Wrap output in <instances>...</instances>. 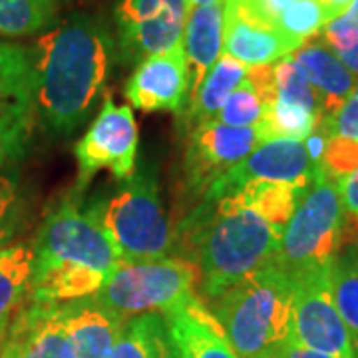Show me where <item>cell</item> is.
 Listing matches in <instances>:
<instances>
[{"label": "cell", "instance_id": "obj_1", "mask_svg": "<svg viewBox=\"0 0 358 358\" xmlns=\"http://www.w3.org/2000/svg\"><path fill=\"white\" fill-rule=\"evenodd\" d=\"M38 115L54 136L84 126L114 62V40L100 18L72 14L30 46Z\"/></svg>", "mask_w": 358, "mask_h": 358}, {"label": "cell", "instance_id": "obj_3", "mask_svg": "<svg viewBox=\"0 0 358 358\" xmlns=\"http://www.w3.org/2000/svg\"><path fill=\"white\" fill-rule=\"evenodd\" d=\"M291 277L275 261L231 287L211 313L239 358H275L291 338Z\"/></svg>", "mask_w": 358, "mask_h": 358}, {"label": "cell", "instance_id": "obj_18", "mask_svg": "<svg viewBox=\"0 0 358 358\" xmlns=\"http://www.w3.org/2000/svg\"><path fill=\"white\" fill-rule=\"evenodd\" d=\"M66 329L76 358H112L126 320L102 307L94 296L64 303Z\"/></svg>", "mask_w": 358, "mask_h": 358}, {"label": "cell", "instance_id": "obj_14", "mask_svg": "<svg viewBox=\"0 0 358 358\" xmlns=\"http://www.w3.org/2000/svg\"><path fill=\"white\" fill-rule=\"evenodd\" d=\"M189 90L187 56L183 46H178L141 60L126 84V98L141 112L181 114Z\"/></svg>", "mask_w": 358, "mask_h": 358}, {"label": "cell", "instance_id": "obj_28", "mask_svg": "<svg viewBox=\"0 0 358 358\" xmlns=\"http://www.w3.org/2000/svg\"><path fill=\"white\" fill-rule=\"evenodd\" d=\"M263 112H265L263 100L259 98L253 84L247 78L225 100L217 115L213 117V122L229 128H257L261 124Z\"/></svg>", "mask_w": 358, "mask_h": 358}, {"label": "cell", "instance_id": "obj_12", "mask_svg": "<svg viewBox=\"0 0 358 358\" xmlns=\"http://www.w3.org/2000/svg\"><path fill=\"white\" fill-rule=\"evenodd\" d=\"M320 169L315 167L307 154L305 141L273 138L261 141L251 154L237 166L215 179L201 197V203H213L231 193L239 192L251 181H273L307 187Z\"/></svg>", "mask_w": 358, "mask_h": 358}, {"label": "cell", "instance_id": "obj_39", "mask_svg": "<svg viewBox=\"0 0 358 358\" xmlns=\"http://www.w3.org/2000/svg\"><path fill=\"white\" fill-rule=\"evenodd\" d=\"M0 358H13V345H10V327L0 331Z\"/></svg>", "mask_w": 358, "mask_h": 358}, {"label": "cell", "instance_id": "obj_33", "mask_svg": "<svg viewBox=\"0 0 358 358\" xmlns=\"http://www.w3.org/2000/svg\"><path fill=\"white\" fill-rule=\"evenodd\" d=\"M324 42L333 48L336 54L350 50L358 44V24L352 22L346 14L333 18L331 22H327L324 28L320 30Z\"/></svg>", "mask_w": 358, "mask_h": 358}, {"label": "cell", "instance_id": "obj_37", "mask_svg": "<svg viewBox=\"0 0 358 358\" xmlns=\"http://www.w3.org/2000/svg\"><path fill=\"white\" fill-rule=\"evenodd\" d=\"M319 2L324 6L329 18L333 20V18H338V16H343L348 10V6H350L352 0H319Z\"/></svg>", "mask_w": 358, "mask_h": 358}, {"label": "cell", "instance_id": "obj_38", "mask_svg": "<svg viewBox=\"0 0 358 358\" xmlns=\"http://www.w3.org/2000/svg\"><path fill=\"white\" fill-rule=\"evenodd\" d=\"M341 60H343V64L358 78V44L355 48H350V50L346 52H341V54H336Z\"/></svg>", "mask_w": 358, "mask_h": 358}, {"label": "cell", "instance_id": "obj_11", "mask_svg": "<svg viewBox=\"0 0 358 358\" xmlns=\"http://www.w3.org/2000/svg\"><path fill=\"white\" fill-rule=\"evenodd\" d=\"M189 10V0H117L115 22L122 58L140 64L150 56L181 46Z\"/></svg>", "mask_w": 358, "mask_h": 358}, {"label": "cell", "instance_id": "obj_5", "mask_svg": "<svg viewBox=\"0 0 358 358\" xmlns=\"http://www.w3.org/2000/svg\"><path fill=\"white\" fill-rule=\"evenodd\" d=\"M32 251V277L64 265L92 268L108 277L122 261L103 231L98 205L82 209L78 192L70 193L44 215Z\"/></svg>", "mask_w": 358, "mask_h": 358}, {"label": "cell", "instance_id": "obj_26", "mask_svg": "<svg viewBox=\"0 0 358 358\" xmlns=\"http://www.w3.org/2000/svg\"><path fill=\"white\" fill-rule=\"evenodd\" d=\"M162 324L159 313L140 315L124 322L112 358H155V336Z\"/></svg>", "mask_w": 358, "mask_h": 358}, {"label": "cell", "instance_id": "obj_40", "mask_svg": "<svg viewBox=\"0 0 358 358\" xmlns=\"http://www.w3.org/2000/svg\"><path fill=\"white\" fill-rule=\"evenodd\" d=\"M225 0H189V6L195 8V6H209V4H221Z\"/></svg>", "mask_w": 358, "mask_h": 358}, {"label": "cell", "instance_id": "obj_27", "mask_svg": "<svg viewBox=\"0 0 358 358\" xmlns=\"http://www.w3.org/2000/svg\"><path fill=\"white\" fill-rule=\"evenodd\" d=\"M327 22H331V18L319 0H294L279 16L277 28L287 36L305 44L308 38L319 34Z\"/></svg>", "mask_w": 358, "mask_h": 358}, {"label": "cell", "instance_id": "obj_29", "mask_svg": "<svg viewBox=\"0 0 358 358\" xmlns=\"http://www.w3.org/2000/svg\"><path fill=\"white\" fill-rule=\"evenodd\" d=\"M26 205L18 185L6 176H0V251L13 245V239L24 227Z\"/></svg>", "mask_w": 358, "mask_h": 358}, {"label": "cell", "instance_id": "obj_10", "mask_svg": "<svg viewBox=\"0 0 358 358\" xmlns=\"http://www.w3.org/2000/svg\"><path fill=\"white\" fill-rule=\"evenodd\" d=\"M329 267L313 268L291 277V336L307 348L336 358H350L355 348L334 307Z\"/></svg>", "mask_w": 358, "mask_h": 358}, {"label": "cell", "instance_id": "obj_2", "mask_svg": "<svg viewBox=\"0 0 358 358\" xmlns=\"http://www.w3.org/2000/svg\"><path fill=\"white\" fill-rule=\"evenodd\" d=\"M282 231L268 225L251 209L231 203L227 197L199 207L179 227L199 275V289L213 303L231 287L273 263Z\"/></svg>", "mask_w": 358, "mask_h": 358}, {"label": "cell", "instance_id": "obj_21", "mask_svg": "<svg viewBox=\"0 0 358 358\" xmlns=\"http://www.w3.org/2000/svg\"><path fill=\"white\" fill-rule=\"evenodd\" d=\"M249 76V66L235 60L229 54H221L219 60L203 78L201 86L192 96V103L181 114L183 126L192 131L195 126L213 120L221 106Z\"/></svg>", "mask_w": 358, "mask_h": 358}, {"label": "cell", "instance_id": "obj_6", "mask_svg": "<svg viewBox=\"0 0 358 358\" xmlns=\"http://www.w3.org/2000/svg\"><path fill=\"white\" fill-rule=\"evenodd\" d=\"M345 207L336 179L319 171L285 225L275 263L289 275L329 267L338 253Z\"/></svg>", "mask_w": 358, "mask_h": 358}, {"label": "cell", "instance_id": "obj_30", "mask_svg": "<svg viewBox=\"0 0 358 358\" xmlns=\"http://www.w3.org/2000/svg\"><path fill=\"white\" fill-rule=\"evenodd\" d=\"M319 124L329 138H341L358 143V84L334 114L320 115Z\"/></svg>", "mask_w": 358, "mask_h": 358}, {"label": "cell", "instance_id": "obj_16", "mask_svg": "<svg viewBox=\"0 0 358 358\" xmlns=\"http://www.w3.org/2000/svg\"><path fill=\"white\" fill-rule=\"evenodd\" d=\"M162 315L181 358H239L215 315L197 294Z\"/></svg>", "mask_w": 358, "mask_h": 358}, {"label": "cell", "instance_id": "obj_31", "mask_svg": "<svg viewBox=\"0 0 358 358\" xmlns=\"http://www.w3.org/2000/svg\"><path fill=\"white\" fill-rule=\"evenodd\" d=\"M358 167V143L341 138H329L324 157L320 164V171H324L327 176L333 179L345 178L348 173H352Z\"/></svg>", "mask_w": 358, "mask_h": 358}, {"label": "cell", "instance_id": "obj_15", "mask_svg": "<svg viewBox=\"0 0 358 358\" xmlns=\"http://www.w3.org/2000/svg\"><path fill=\"white\" fill-rule=\"evenodd\" d=\"M13 358H76L66 329L64 303L26 299L10 322Z\"/></svg>", "mask_w": 358, "mask_h": 358}, {"label": "cell", "instance_id": "obj_32", "mask_svg": "<svg viewBox=\"0 0 358 358\" xmlns=\"http://www.w3.org/2000/svg\"><path fill=\"white\" fill-rule=\"evenodd\" d=\"M294 0H225V8L235 10L259 24L275 26L277 20Z\"/></svg>", "mask_w": 358, "mask_h": 358}, {"label": "cell", "instance_id": "obj_34", "mask_svg": "<svg viewBox=\"0 0 358 358\" xmlns=\"http://www.w3.org/2000/svg\"><path fill=\"white\" fill-rule=\"evenodd\" d=\"M336 185H338V193H341V199H343L345 213H348L350 217L358 219V167L352 173L338 179Z\"/></svg>", "mask_w": 358, "mask_h": 358}, {"label": "cell", "instance_id": "obj_23", "mask_svg": "<svg viewBox=\"0 0 358 358\" xmlns=\"http://www.w3.org/2000/svg\"><path fill=\"white\" fill-rule=\"evenodd\" d=\"M307 187H296L291 183H273V181H251L239 192L227 195V199L237 207L255 211L268 225L282 231Z\"/></svg>", "mask_w": 358, "mask_h": 358}, {"label": "cell", "instance_id": "obj_36", "mask_svg": "<svg viewBox=\"0 0 358 358\" xmlns=\"http://www.w3.org/2000/svg\"><path fill=\"white\" fill-rule=\"evenodd\" d=\"M155 358H181L173 343H171V338H169L164 315H162V324H159L157 336H155Z\"/></svg>", "mask_w": 358, "mask_h": 358}, {"label": "cell", "instance_id": "obj_7", "mask_svg": "<svg viewBox=\"0 0 358 358\" xmlns=\"http://www.w3.org/2000/svg\"><path fill=\"white\" fill-rule=\"evenodd\" d=\"M197 281V267L185 257L120 261L100 291L92 296L128 320L150 313H166L195 294Z\"/></svg>", "mask_w": 358, "mask_h": 358}, {"label": "cell", "instance_id": "obj_9", "mask_svg": "<svg viewBox=\"0 0 358 358\" xmlns=\"http://www.w3.org/2000/svg\"><path fill=\"white\" fill-rule=\"evenodd\" d=\"M76 159L74 192H84L100 169L112 171L117 181H128L138 162V126L131 108L115 106L112 96H106L98 117L76 143Z\"/></svg>", "mask_w": 358, "mask_h": 358}, {"label": "cell", "instance_id": "obj_19", "mask_svg": "<svg viewBox=\"0 0 358 358\" xmlns=\"http://www.w3.org/2000/svg\"><path fill=\"white\" fill-rule=\"evenodd\" d=\"M291 56L303 68L308 84L317 92L322 115L334 114L352 94V90L357 88L358 78L343 64V60L324 40L322 42L307 40Z\"/></svg>", "mask_w": 358, "mask_h": 358}, {"label": "cell", "instance_id": "obj_20", "mask_svg": "<svg viewBox=\"0 0 358 358\" xmlns=\"http://www.w3.org/2000/svg\"><path fill=\"white\" fill-rule=\"evenodd\" d=\"M223 20H225V2L195 6L189 10L187 22L183 28L181 46L185 50L187 66H189L192 96L201 86L211 66L223 54Z\"/></svg>", "mask_w": 358, "mask_h": 358}, {"label": "cell", "instance_id": "obj_17", "mask_svg": "<svg viewBox=\"0 0 358 358\" xmlns=\"http://www.w3.org/2000/svg\"><path fill=\"white\" fill-rule=\"evenodd\" d=\"M303 44L287 36L279 28L259 24L245 18L235 10L225 8L223 20V54H229L235 60L249 68L275 64L291 56Z\"/></svg>", "mask_w": 358, "mask_h": 358}, {"label": "cell", "instance_id": "obj_22", "mask_svg": "<svg viewBox=\"0 0 358 358\" xmlns=\"http://www.w3.org/2000/svg\"><path fill=\"white\" fill-rule=\"evenodd\" d=\"M32 263L30 243H13L0 251V331L10 327L30 294Z\"/></svg>", "mask_w": 358, "mask_h": 358}, {"label": "cell", "instance_id": "obj_4", "mask_svg": "<svg viewBox=\"0 0 358 358\" xmlns=\"http://www.w3.org/2000/svg\"><path fill=\"white\" fill-rule=\"evenodd\" d=\"M103 231L122 261L162 259L173 249L176 235L159 201L157 176L150 162L106 203L98 205Z\"/></svg>", "mask_w": 358, "mask_h": 358}, {"label": "cell", "instance_id": "obj_25", "mask_svg": "<svg viewBox=\"0 0 358 358\" xmlns=\"http://www.w3.org/2000/svg\"><path fill=\"white\" fill-rule=\"evenodd\" d=\"M58 0H0V34L30 36L54 24Z\"/></svg>", "mask_w": 358, "mask_h": 358}, {"label": "cell", "instance_id": "obj_24", "mask_svg": "<svg viewBox=\"0 0 358 358\" xmlns=\"http://www.w3.org/2000/svg\"><path fill=\"white\" fill-rule=\"evenodd\" d=\"M329 285L334 307L350 336V345L358 352V247H348L333 257Z\"/></svg>", "mask_w": 358, "mask_h": 358}, {"label": "cell", "instance_id": "obj_8", "mask_svg": "<svg viewBox=\"0 0 358 358\" xmlns=\"http://www.w3.org/2000/svg\"><path fill=\"white\" fill-rule=\"evenodd\" d=\"M38 117L30 48L0 40V167L24 159Z\"/></svg>", "mask_w": 358, "mask_h": 358}, {"label": "cell", "instance_id": "obj_35", "mask_svg": "<svg viewBox=\"0 0 358 358\" xmlns=\"http://www.w3.org/2000/svg\"><path fill=\"white\" fill-rule=\"evenodd\" d=\"M275 358H336L333 355H327V352H319V350H313L307 348L301 343H296L293 336L279 348V352L275 355Z\"/></svg>", "mask_w": 358, "mask_h": 358}, {"label": "cell", "instance_id": "obj_13", "mask_svg": "<svg viewBox=\"0 0 358 358\" xmlns=\"http://www.w3.org/2000/svg\"><path fill=\"white\" fill-rule=\"evenodd\" d=\"M259 143L261 138L257 128H229L213 120L195 126L187 136L183 155L187 187L203 197L215 179L243 162Z\"/></svg>", "mask_w": 358, "mask_h": 358}, {"label": "cell", "instance_id": "obj_41", "mask_svg": "<svg viewBox=\"0 0 358 358\" xmlns=\"http://www.w3.org/2000/svg\"><path fill=\"white\" fill-rule=\"evenodd\" d=\"M350 358H358V352H355V355H352V357Z\"/></svg>", "mask_w": 358, "mask_h": 358}]
</instances>
